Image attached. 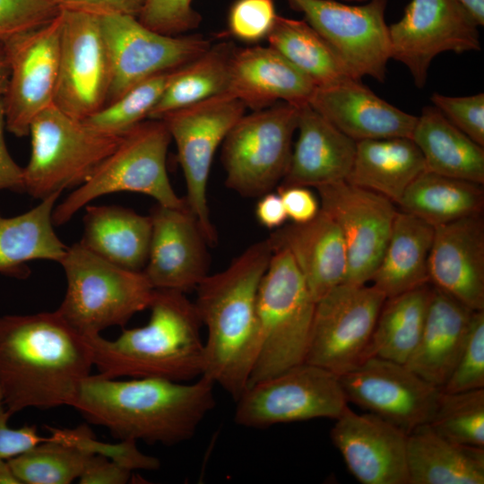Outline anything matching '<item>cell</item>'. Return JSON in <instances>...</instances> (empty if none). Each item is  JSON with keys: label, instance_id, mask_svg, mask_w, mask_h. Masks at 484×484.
<instances>
[{"label": "cell", "instance_id": "obj_6", "mask_svg": "<svg viewBox=\"0 0 484 484\" xmlns=\"http://www.w3.org/2000/svg\"><path fill=\"white\" fill-rule=\"evenodd\" d=\"M315 307L290 253L272 249L257 293L259 350L248 385L305 362Z\"/></svg>", "mask_w": 484, "mask_h": 484}, {"label": "cell", "instance_id": "obj_41", "mask_svg": "<svg viewBox=\"0 0 484 484\" xmlns=\"http://www.w3.org/2000/svg\"><path fill=\"white\" fill-rule=\"evenodd\" d=\"M51 436L78 446L91 454H99L134 470H155L160 467L157 458L142 453L134 440H120L117 444L103 443L96 439L86 425L75 428H51Z\"/></svg>", "mask_w": 484, "mask_h": 484}, {"label": "cell", "instance_id": "obj_10", "mask_svg": "<svg viewBox=\"0 0 484 484\" xmlns=\"http://www.w3.org/2000/svg\"><path fill=\"white\" fill-rule=\"evenodd\" d=\"M235 402L236 424L250 428L336 419L348 406L340 376L307 362L248 385Z\"/></svg>", "mask_w": 484, "mask_h": 484}, {"label": "cell", "instance_id": "obj_32", "mask_svg": "<svg viewBox=\"0 0 484 484\" xmlns=\"http://www.w3.org/2000/svg\"><path fill=\"white\" fill-rule=\"evenodd\" d=\"M409 484H483L484 448L460 445L428 424L408 435Z\"/></svg>", "mask_w": 484, "mask_h": 484}, {"label": "cell", "instance_id": "obj_46", "mask_svg": "<svg viewBox=\"0 0 484 484\" xmlns=\"http://www.w3.org/2000/svg\"><path fill=\"white\" fill-rule=\"evenodd\" d=\"M430 100L443 116L473 142L484 147V94L452 97L434 92Z\"/></svg>", "mask_w": 484, "mask_h": 484}, {"label": "cell", "instance_id": "obj_37", "mask_svg": "<svg viewBox=\"0 0 484 484\" xmlns=\"http://www.w3.org/2000/svg\"><path fill=\"white\" fill-rule=\"evenodd\" d=\"M266 40L316 87L357 79L330 44L304 19L278 15Z\"/></svg>", "mask_w": 484, "mask_h": 484}, {"label": "cell", "instance_id": "obj_27", "mask_svg": "<svg viewBox=\"0 0 484 484\" xmlns=\"http://www.w3.org/2000/svg\"><path fill=\"white\" fill-rule=\"evenodd\" d=\"M472 312L433 287L420 338L404 365L427 382L442 388L462 350Z\"/></svg>", "mask_w": 484, "mask_h": 484}, {"label": "cell", "instance_id": "obj_23", "mask_svg": "<svg viewBox=\"0 0 484 484\" xmlns=\"http://www.w3.org/2000/svg\"><path fill=\"white\" fill-rule=\"evenodd\" d=\"M308 104L355 142L411 138L418 118L380 98L361 79L316 87Z\"/></svg>", "mask_w": 484, "mask_h": 484}, {"label": "cell", "instance_id": "obj_54", "mask_svg": "<svg viewBox=\"0 0 484 484\" xmlns=\"http://www.w3.org/2000/svg\"><path fill=\"white\" fill-rule=\"evenodd\" d=\"M471 13L479 26L484 25V0H458Z\"/></svg>", "mask_w": 484, "mask_h": 484}, {"label": "cell", "instance_id": "obj_53", "mask_svg": "<svg viewBox=\"0 0 484 484\" xmlns=\"http://www.w3.org/2000/svg\"><path fill=\"white\" fill-rule=\"evenodd\" d=\"M9 78V61L4 45L3 42L0 41V97H3L7 90Z\"/></svg>", "mask_w": 484, "mask_h": 484}, {"label": "cell", "instance_id": "obj_21", "mask_svg": "<svg viewBox=\"0 0 484 484\" xmlns=\"http://www.w3.org/2000/svg\"><path fill=\"white\" fill-rule=\"evenodd\" d=\"M330 437L352 476L363 484H409L408 435L370 412L349 406L335 419Z\"/></svg>", "mask_w": 484, "mask_h": 484}, {"label": "cell", "instance_id": "obj_38", "mask_svg": "<svg viewBox=\"0 0 484 484\" xmlns=\"http://www.w3.org/2000/svg\"><path fill=\"white\" fill-rule=\"evenodd\" d=\"M90 455L50 435L7 462L20 484H70L79 479Z\"/></svg>", "mask_w": 484, "mask_h": 484}, {"label": "cell", "instance_id": "obj_55", "mask_svg": "<svg viewBox=\"0 0 484 484\" xmlns=\"http://www.w3.org/2000/svg\"><path fill=\"white\" fill-rule=\"evenodd\" d=\"M0 484H20L4 460H0Z\"/></svg>", "mask_w": 484, "mask_h": 484}, {"label": "cell", "instance_id": "obj_22", "mask_svg": "<svg viewBox=\"0 0 484 484\" xmlns=\"http://www.w3.org/2000/svg\"><path fill=\"white\" fill-rule=\"evenodd\" d=\"M428 281L471 310H484L482 214L434 228Z\"/></svg>", "mask_w": 484, "mask_h": 484}, {"label": "cell", "instance_id": "obj_36", "mask_svg": "<svg viewBox=\"0 0 484 484\" xmlns=\"http://www.w3.org/2000/svg\"><path fill=\"white\" fill-rule=\"evenodd\" d=\"M432 291L433 286L428 282L386 298L364 359L377 357L405 364L420 338Z\"/></svg>", "mask_w": 484, "mask_h": 484}, {"label": "cell", "instance_id": "obj_3", "mask_svg": "<svg viewBox=\"0 0 484 484\" xmlns=\"http://www.w3.org/2000/svg\"><path fill=\"white\" fill-rule=\"evenodd\" d=\"M272 255L267 238L255 242L194 290V303L207 329L202 376L234 401L248 385L257 358L256 299Z\"/></svg>", "mask_w": 484, "mask_h": 484}, {"label": "cell", "instance_id": "obj_14", "mask_svg": "<svg viewBox=\"0 0 484 484\" xmlns=\"http://www.w3.org/2000/svg\"><path fill=\"white\" fill-rule=\"evenodd\" d=\"M110 70L108 104L136 84L187 64L211 45L198 34L169 36L126 14L100 16Z\"/></svg>", "mask_w": 484, "mask_h": 484}, {"label": "cell", "instance_id": "obj_47", "mask_svg": "<svg viewBox=\"0 0 484 484\" xmlns=\"http://www.w3.org/2000/svg\"><path fill=\"white\" fill-rule=\"evenodd\" d=\"M12 417L7 411L0 393V460L8 461L48 439L38 434L36 426H23L19 428L8 427Z\"/></svg>", "mask_w": 484, "mask_h": 484}, {"label": "cell", "instance_id": "obj_18", "mask_svg": "<svg viewBox=\"0 0 484 484\" xmlns=\"http://www.w3.org/2000/svg\"><path fill=\"white\" fill-rule=\"evenodd\" d=\"M348 402L373 413L407 435L430 420L442 388L404 364L370 357L340 376Z\"/></svg>", "mask_w": 484, "mask_h": 484}, {"label": "cell", "instance_id": "obj_1", "mask_svg": "<svg viewBox=\"0 0 484 484\" xmlns=\"http://www.w3.org/2000/svg\"><path fill=\"white\" fill-rule=\"evenodd\" d=\"M92 367L85 336L56 310L0 316V393L12 416L72 406Z\"/></svg>", "mask_w": 484, "mask_h": 484}, {"label": "cell", "instance_id": "obj_20", "mask_svg": "<svg viewBox=\"0 0 484 484\" xmlns=\"http://www.w3.org/2000/svg\"><path fill=\"white\" fill-rule=\"evenodd\" d=\"M151 237L143 270L155 290L186 293L209 274L207 243L188 205L176 208L156 203L149 214Z\"/></svg>", "mask_w": 484, "mask_h": 484}, {"label": "cell", "instance_id": "obj_43", "mask_svg": "<svg viewBox=\"0 0 484 484\" xmlns=\"http://www.w3.org/2000/svg\"><path fill=\"white\" fill-rule=\"evenodd\" d=\"M274 0H235L227 18V33L248 44L266 39L277 19Z\"/></svg>", "mask_w": 484, "mask_h": 484}, {"label": "cell", "instance_id": "obj_42", "mask_svg": "<svg viewBox=\"0 0 484 484\" xmlns=\"http://www.w3.org/2000/svg\"><path fill=\"white\" fill-rule=\"evenodd\" d=\"M484 388V310L473 311L455 367L442 387L445 393Z\"/></svg>", "mask_w": 484, "mask_h": 484}, {"label": "cell", "instance_id": "obj_45", "mask_svg": "<svg viewBox=\"0 0 484 484\" xmlns=\"http://www.w3.org/2000/svg\"><path fill=\"white\" fill-rule=\"evenodd\" d=\"M59 13L51 0H0V41L40 27Z\"/></svg>", "mask_w": 484, "mask_h": 484}, {"label": "cell", "instance_id": "obj_30", "mask_svg": "<svg viewBox=\"0 0 484 484\" xmlns=\"http://www.w3.org/2000/svg\"><path fill=\"white\" fill-rule=\"evenodd\" d=\"M426 170L423 156L409 137L357 142L347 182L398 203L414 179Z\"/></svg>", "mask_w": 484, "mask_h": 484}, {"label": "cell", "instance_id": "obj_7", "mask_svg": "<svg viewBox=\"0 0 484 484\" xmlns=\"http://www.w3.org/2000/svg\"><path fill=\"white\" fill-rule=\"evenodd\" d=\"M171 141L161 119L144 120L122 135L92 175L55 206V227L70 221L94 199L115 193L143 194L169 207L187 205L176 194L168 175L166 160Z\"/></svg>", "mask_w": 484, "mask_h": 484}, {"label": "cell", "instance_id": "obj_2", "mask_svg": "<svg viewBox=\"0 0 484 484\" xmlns=\"http://www.w3.org/2000/svg\"><path fill=\"white\" fill-rule=\"evenodd\" d=\"M214 387L203 376L193 382H174L90 375L72 407L119 440L173 445L191 439L213 410Z\"/></svg>", "mask_w": 484, "mask_h": 484}, {"label": "cell", "instance_id": "obj_50", "mask_svg": "<svg viewBox=\"0 0 484 484\" xmlns=\"http://www.w3.org/2000/svg\"><path fill=\"white\" fill-rule=\"evenodd\" d=\"M133 471L123 464L99 454H91L78 479L81 484H125Z\"/></svg>", "mask_w": 484, "mask_h": 484}, {"label": "cell", "instance_id": "obj_52", "mask_svg": "<svg viewBox=\"0 0 484 484\" xmlns=\"http://www.w3.org/2000/svg\"><path fill=\"white\" fill-rule=\"evenodd\" d=\"M257 221L264 228L277 229L283 226L288 216L280 194L268 192L260 196L255 206Z\"/></svg>", "mask_w": 484, "mask_h": 484}, {"label": "cell", "instance_id": "obj_17", "mask_svg": "<svg viewBox=\"0 0 484 484\" xmlns=\"http://www.w3.org/2000/svg\"><path fill=\"white\" fill-rule=\"evenodd\" d=\"M61 12L54 105L67 115L83 120L106 105L109 89V62L100 16Z\"/></svg>", "mask_w": 484, "mask_h": 484}, {"label": "cell", "instance_id": "obj_13", "mask_svg": "<svg viewBox=\"0 0 484 484\" xmlns=\"http://www.w3.org/2000/svg\"><path fill=\"white\" fill-rule=\"evenodd\" d=\"M336 51L357 79L386 78L391 59L385 11L388 0H286Z\"/></svg>", "mask_w": 484, "mask_h": 484}, {"label": "cell", "instance_id": "obj_29", "mask_svg": "<svg viewBox=\"0 0 484 484\" xmlns=\"http://www.w3.org/2000/svg\"><path fill=\"white\" fill-rule=\"evenodd\" d=\"M434 227L397 211L390 236L370 282L386 298L428 281V258Z\"/></svg>", "mask_w": 484, "mask_h": 484}, {"label": "cell", "instance_id": "obj_9", "mask_svg": "<svg viewBox=\"0 0 484 484\" xmlns=\"http://www.w3.org/2000/svg\"><path fill=\"white\" fill-rule=\"evenodd\" d=\"M299 107L278 102L241 117L221 144L225 185L245 197L277 187L289 169Z\"/></svg>", "mask_w": 484, "mask_h": 484}, {"label": "cell", "instance_id": "obj_34", "mask_svg": "<svg viewBox=\"0 0 484 484\" xmlns=\"http://www.w3.org/2000/svg\"><path fill=\"white\" fill-rule=\"evenodd\" d=\"M397 205L400 211L435 228L482 214L484 188L479 183L425 170L410 185Z\"/></svg>", "mask_w": 484, "mask_h": 484}, {"label": "cell", "instance_id": "obj_39", "mask_svg": "<svg viewBox=\"0 0 484 484\" xmlns=\"http://www.w3.org/2000/svg\"><path fill=\"white\" fill-rule=\"evenodd\" d=\"M428 425L450 441L484 448V388L457 393L442 390Z\"/></svg>", "mask_w": 484, "mask_h": 484}, {"label": "cell", "instance_id": "obj_44", "mask_svg": "<svg viewBox=\"0 0 484 484\" xmlns=\"http://www.w3.org/2000/svg\"><path fill=\"white\" fill-rule=\"evenodd\" d=\"M194 0H145L137 18L146 27L161 34L180 36L196 30L202 15L193 7Z\"/></svg>", "mask_w": 484, "mask_h": 484}, {"label": "cell", "instance_id": "obj_31", "mask_svg": "<svg viewBox=\"0 0 484 484\" xmlns=\"http://www.w3.org/2000/svg\"><path fill=\"white\" fill-rule=\"evenodd\" d=\"M61 193H55L32 209L6 218L0 214V273L26 279L27 264L34 260L59 263L67 246L55 231L52 214Z\"/></svg>", "mask_w": 484, "mask_h": 484}, {"label": "cell", "instance_id": "obj_56", "mask_svg": "<svg viewBox=\"0 0 484 484\" xmlns=\"http://www.w3.org/2000/svg\"><path fill=\"white\" fill-rule=\"evenodd\" d=\"M340 1L347 2V3L359 4V3H364V2H367V1H368V0H340Z\"/></svg>", "mask_w": 484, "mask_h": 484}, {"label": "cell", "instance_id": "obj_11", "mask_svg": "<svg viewBox=\"0 0 484 484\" xmlns=\"http://www.w3.org/2000/svg\"><path fill=\"white\" fill-rule=\"evenodd\" d=\"M246 110L240 100L222 94L174 110L160 118L176 144L186 187L185 199L211 246L218 241L207 201L212 164L227 134Z\"/></svg>", "mask_w": 484, "mask_h": 484}, {"label": "cell", "instance_id": "obj_8", "mask_svg": "<svg viewBox=\"0 0 484 484\" xmlns=\"http://www.w3.org/2000/svg\"><path fill=\"white\" fill-rule=\"evenodd\" d=\"M29 135L23 193L39 200L83 184L122 137L99 133L54 104L33 119Z\"/></svg>", "mask_w": 484, "mask_h": 484}, {"label": "cell", "instance_id": "obj_16", "mask_svg": "<svg viewBox=\"0 0 484 484\" xmlns=\"http://www.w3.org/2000/svg\"><path fill=\"white\" fill-rule=\"evenodd\" d=\"M63 15L5 41L10 78L3 96L5 127L17 137L29 135L33 119L54 104L59 67Z\"/></svg>", "mask_w": 484, "mask_h": 484}, {"label": "cell", "instance_id": "obj_33", "mask_svg": "<svg viewBox=\"0 0 484 484\" xmlns=\"http://www.w3.org/2000/svg\"><path fill=\"white\" fill-rule=\"evenodd\" d=\"M411 139L423 156L426 170L484 185V147L433 105L422 108Z\"/></svg>", "mask_w": 484, "mask_h": 484}, {"label": "cell", "instance_id": "obj_24", "mask_svg": "<svg viewBox=\"0 0 484 484\" xmlns=\"http://www.w3.org/2000/svg\"><path fill=\"white\" fill-rule=\"evenodd\" d=\"M316 86L269 45L237 48L233 55L227 94L252 111L286 102L301 107L309 102Z\"/></svg>", "mask_w": 484, "mask_h": 484}, {"label": "cell", "instance_id": "obj_4", "mask_svg": "<svg viewBox=\"0 0 484 484\" xmlns=\"http://www.w3.org/2000/svg\"><path fill=\"white\" fill-rule=\"evenodd\" d=\"M148 323L124 329L115 340L84 335L98 375L106 378L151 377L190 382L204 367L203 324L186 293L154 290Z\"/></svg>", "mask_w": 484, "mask_h": 484}, {"label": "cell", "instance_id": "obj_51", "mask_svg": "<svg viewBox=\"0 0 484 484\" xmlns=\"http://www.w3.org/2000/svg\"><path fill=\"white\" fill-rule=\"evenodd\" d=\"M5 115L3 97H0V191L23 193V168L11 156L4 139Z\"/></svg>", "mask_w": 484, "mask_h": 484}, {"label": "cell", "instance_id": "obj_15", "mask_svg": "<svg viewBox=\"0 0 484 484\" xmlns=\"http://www.w3.org/2000/svg\"><path fill=\"white\" fill-rule=\"evenodd\" d=\"M478 28L458 0H411L402 18L388 26L391 59L405 65L422 89L436 56L480 50Z\"/></svg>", "mask_w": 484, "mask_h": 484}, {"label": "cell", "instance_id": "obj_35", "mask_svg": "<svg viewBox=\"0 0 484 484\" xmlns=\"http://www.w3.org/2000/svg\"><path fill=\"white\" fill-rule=\"evenodd\" d=\"M236 49L231 41L212 44L203 53L172 71L149 118L160 119L174 110L227 94Z\"/></svg>", "mask_w": 484, "mask_h": 484}, {"label": "cell", "instance_id": "obj_25", "mask_svg": "<svg viewBox=\"0 0 484 484\" xmlns=\"http://www.w3.org/2000/svg\"><path fill=\"white\" fill-rule=\"evenodd\" d=\"M267 240L272 249L290 253L315 302L344 281L348 265L344 238L323 210L307 223L292 222L274 229Z\"/></svg>", "mask_w": 484, "mask_h": 484}, {"label": "cell", "instance_id": "obj_26", "mask_svg": "<svg viewBox=\"0 0 484 484\" xmlns=\"http://www.w3.org/2000/svg\"><path fill=\"white\" fill-rule=\"evenodd\" d=\"M298 137L289 169L280 185L318 187L346 180L353 165L357 142L308 103L298 108Z\"/></svg>", "mask_w": 484, "mask_h": 484}, {"label": "cell", "instance_id": "obj_12", "mask_svg": "<svg viewBox=\"0 0 484 484\" xmlns=\"http://www.w3.org/2000/svg\"><path fill=\"white\" fill-rule=\"evenodd\" d=\"M386 297L373 285L341 283L315 302L305 362L341 375L364 359Z\"/></svg>", "mask_w": 484, "mask_h": 484}, {"label": "cell", "instance_id": "obj_5", "mask_svg": "<svg viewBox=\"0 0 484 484\" xmlns=\"http://www.w3.org/2000/svg\"><path fill=\"white\" fill-rule=\"evenodd\" d=\"M58 264L65 274L66 290L56 311L82 335L123 327L151 304L155 289L143 271L115 265L80 242L67 246Z\"/></svg>", "mask_w": 484, "mask_h": 484}, {"label": "cell", "instance_id": "obj_48", "mask_svg": "<svg viewBox=\"0 0 484 484\" xmlns=\"http://www.w3.org/2000/svg\"><path fill=\"white\" fill-rule=\"evenodd\" d=\"M280 194L288 219L293 223L302 224L312 220L320 211V203L307 186L279 185Z\"/></svg>", "mask_w": 484, "mask_h": 484}, {"label": "cell", "instance_id": "obj_40", "mask_svg": "<svg viewBox=\"0 0 484 484\" xmlns=\"http://www.w3.org/2000/svg\"><path fill=\"white\" fill-rule=\"evenodd\" d=\"M174 71V70H173ZM172 71L151 77L83 119L91 129L122 136L143 122L159 101Z\"/></svg>", "mask_w": 484, "mask_h": 484}, {"label": "cell", "instance_id": "obj_28", "mask_svg": "<svg viewBox=\"0 0 484 484\" xmlns=\"http://www.w3.org/2000/svg\"><path fill=\"white\" fill-rule=\"evenodd\" d=\"M79 241L85 248L119 267L143 271L148 259L151 221L121 205H87Z\"/></svg>", "mask_w": 484, "mask_h": 484}, {"label": "cell", "instance_id": "obj_19", "mask_svg": "<svg viewBox=\"0 0 484 484\" xmlns=\"http://www.w3.org/2000/svg\"><path fill=\"white\" fill-rule=\"evenodd\" d=\"M320 209L339 226L347 251V272L342 283L364 285L381 259L397 213L385 196L346 180L315 188Z\"/></svg>", "mask_w": 484, "mask_h": 484}, {"label": "cell", "instance_id": "obj_49", "mask_svg": "<svg viewBox=\"0 0 484 484\" xmlns=\"http://www.w3.org/2000/svg\"><path fill=\"white\" fill-rule=\"evenodd\" d=\"M59 10L97 16L126 14L137 17L145 0H51Z\"/></svg>", "mask_w": 484, "mask_h": 484}]
</instances>
